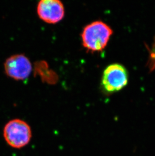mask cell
Masks as SVG:
<instances>
[{"label": "cell", "instance_id": "obj_4", "mask_svg": "<svg viewBox=\"0 0 155 156\" xmlns=\"http://www.w3.org/2000/svg\"><path fill=\"white\" fill-rule=\"evenodd\" d=\"M5 70L9 77L18 80H23L31 74L32 67L31 62L24 55H15L7 59Z\"/></svg>", "mask_w": 155, "mask_h": 156}, {"label": "cell", "instance_id": "obj_2", "mask_svg": "<svg viewBox=\"0 0 155 156\" xmlns=\"http://www.w3.org/2000/svg\"><path fill=\"white\" fill-rule=\"evenodd\" d=\"M3 137L9 146L20 149L28 145L32 137V129L28 123L20 119L8 121L3 128Z\"/></svg>", "mask_w": 155, "mask_h": 156}, {"label": "cell", "instance_id": "obj_5", "mask_svg": "<svg viewBox=\"0 0 155 156\" xmlns=\"http://www.w3.org/2000/svg\"><path fill=\"white\" fill-rule=\"evenodd\" d=\"M37 12L40 19L48 24H56L64 17V7L59 0H41L38 3Z\"/></svg>", "mask_w": 155, "mask_h": 156}, {"label": "cell", "instance_id": "obj_3", "mask_svg": "<svg viewBox=\"0 0 155 156\" xmlns=\"http://www.w3.org/2000/svg\"><path fill=\"white\" fill-rule=\"evenodd\" d=\"M129 82V74L123 65L114 63L108 65L103 72L101 80L102 88L107 93L119 91Z\"/></svg>", "mask_w": 155, "mask_h": 156}, {"label": "cell", "instance_id": "obj_1", "mask_svg": "<svg viewBox=\"0 0 155 156\" xmlns=\"http://www.w3.org/2000/svg\"><path fill=\"white\" fill-rule=\"evenodd\" d=\"M112 34V28L105 22L93 21L86 25L82 31V44L89 52H101L107 46Z\"/></svg>", "mask_w": 155, "mask_h": 156}, {"label": "cell", "instance_id": "obj_6", "mask_svg": "<svg viewBox=\"0 0 155 156\" xmlns=\"http://www.w3.org/2000/svg\"><path fill=\"white\" fill-rule=\"evenodd\" d=\"M36 69L37 72L46 82L54 83L57 81V75L53 71L48 69V65L46 62L41 61L37 63Z\"/></svg>", "mask_w": 155, "mask_h": 156}]
</instances>
